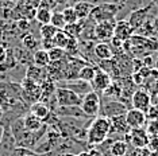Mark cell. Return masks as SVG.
<instances>
[{
    "label": "cell",
    "instance_id": "obj_1",
    "mask_svg": "<svg viewBox=\"0 0 158 156\" xmlns=\"http://www.w3.org/2000/svg\"><path fill=\"white\" fill-rule=\"evenodd\" d=\"M123 51L132 58H145L152 55V53L158 51V41L154 38H145L134 34L127 42L123 43Z\"/></svg>",
    "mask_w": 158,
    "mask_h": 156
},
{
    "label": "cell",
    "instance_id": "obj_2",
    "mask_svg": "<svg viewBox=\"0 0 158 156\" xmlns=\"http://www.w3.org/2000/svg\"><path fill=\"white\" fill-rule=\"evenodd\" d=\"M111 132V123L110 119L103 116H98L92 120L91 125L87 129V141L89 145H100L108 139Z\"/></svg>",
    "mask_w": 158,
    "mask_h": 156
},
{
    "label": "cell",
    "instance_id": "obj_3",
    "mask_svg": "<svg viewBox=\"0 0 158 156\" xmlns=\"http://www.w3.org/2000/svg\"><path fill=\"white\" fill-rule=\"evenodd\" d=\"M120 8L119 6L114 4V3H102V4H96L93 7L89 19L95 23L107 22V20H116V16L119 15Z\"/></svg>",
    "mask_w": 158,
    "mask_h": 156
},
{
    "label": "cell",
    "instance_id": "obj_4",
    "mask_svg": "<svg viewBox=\"0 0 158 156\" xmlns=\"http://www.w3.org/2000/svg\"><path fill=\"white\" fill-rule=\"evenodd\" d=\"M80 108L87 117H93V119L98 117L100 115V109H102V98H100L99 93L91 90L89 93L84 94Z\"/></svg>",
    "mask_w": 158,
    "mask_h": 156
},
{
    "label": "cell",
    "instance_id": "obj_5",
    "mask_svg": "<svg viewBox=\"0 0 158 156\" xmlns=\"http://www.w3.org/2000/svg\"><path fill=\"white\" fill-rule=\"evenodd\" d=\"M153 8H154V4L150 3V4L141 7V8H136L128 14V16L126 20H127V23L130 24V27L134 30V33L141 26H143V23H146L147 20L150 19V14H152Z\"/></svg>",
    "mask_w": 158,
    "mask_h": 156
},
{
    "label": "cell",
    "instance_id": "obj_6",
    "mask_svg": "<svg viewBox=\"0 0 158 156\" xmlns=\"http://www.w3.org/2000/svg\"><path fill=\"white\" fill-rule=\"evenodd\" d=\"M82 97L77 93L65 88H57L56 89V101L58 108H68V106H80Z\"/></svg>",
    "mask_w": 158,
    "mask_h": 156
},
{
    "label": "cell",
    "instance_id": "obj_7",
    "mask_svg": "<svg viewBox=\"0 0 158 156\" xmlns=\"http://www.w3.org/2000/svg\"><path fill=\"white\" fill-rule=\"evenodd\" d=\"M116 20H107V22L96 23L93 27V39L98 42H108L114 38V30Z\"/></svg>",
    "mask_w": 158,
    "mask_h": 156
},
{
    "label": "cell",
    "instance_id": "obj_8",
    "mask_svg": "<svg viewBox=\"0 0 158 156\" xmlns=\"http://www.w3.org/2000/svg\"><path fill=\"white\" fill-rule=\"evenodd\" d=\"M150 140V136L147 135L145 128H135L131 129L130 132L124 136V141L130 144L134 148H145L147 147Z\"/></svg>",
    "mask_w": 158,
    "mask_h": 156
},
{
    "label": "cell",
    "instance_id": "obj_9",
    "mask_svg": "<svg viewBox=\"0 0 158 156\" xmlns=\"http://www.w3.org/2000/svg\"><path fill=\"white\" fill-rule=\"evenodd\" d=\"M130 104H131V108L138 109V111H142L146 113V111L150 108V105H152V96L147 93L146 90L138 89L131 96Z\"/></svg>",
    "mask_w": 158,
    "mask_h": 156
},
{
    "label": "cell",
    "instance_id": "obj_10",
    "mask_svg": "<svg viewBox=\"0 0 158 156\" xmlns=\"http://www.w3.org/2000/svg\"><path fill=\"white\" fill-rule=\"evenodd\" d=\"M22 92H23V97L26 101H30L31 104L38 102L41 98V86L38 84L33 82L31 80L24 77V80L22 81Z\"/></svg>",
    "mask_w": 158,
    "mask_h": 156
},
{
    "label": "cell",
    "instance_id": "obj_11",
    "mask_svg": "<svg viewBox=\"0 0 158 156\" xmlns=\"http://www.w3.org/2000/svg\"><path fill=\"white\" fill-rule=\"evenodd\" d=\"M128 111V108L126 106L122 101H108L106 104H102V109L100 113H103V117L111 119L115 116H120V115H126V112Z\"/></svg>",
    "mask_w": 158,
    "mask_h": 156
},
{
    "label": "cell",
    "instance_id": "obj_12",
    "mask_svg": "<svg viewBox=\"0 0 158 156\" xmlns=\"http://www.w3.org/2000/svg\"><path fill=\"white\" fill-rule=\"evenodd\" d=\"M112 81L114 80L111 78V76L108 73L103 72L102 69L98 67L95 77H93V80L91 81V88H92L93 92H96V93H103V92L112 84Z\"/></svg>",
    "mask_w": 158,
    "mask_h": 156
},
{
    "label": "cell",
    "instance_id": "obj_13",
    "mask_svg": "<svg viewBox=\"0 0 158 156\" xmlns=\"http://www.w3.org/2000/svg\"><path fill=\"white\" fill-rule=\"evenodd\" d=\"M126 121H127L128 127L131 129H135V128H145L146 123H147V119H146V115L145 112L142 111H138V109H134V108H130L127 112H126Z\"/></svg>",
    "mask_w": 158,
    "mask_h": 156
},
{
    "label": "cell",
    "instance_id": "obj_14",
    "mask_svg": "<svg viewBox=\"0 0 158 156\" xmlns=\"http://www.w3.org/2000/svg\"><path fill=\"white\" fill-rule=\"evenodd\" d=\"M132 35H134V30L130 27V24L127 23L126 19L116 20L115 23V30H114V38L118 39L120 42H127Z\"/></svg>",
    "mask_w": 158,
    "mask_h": 156
},
{
    "label": "cell",
    "instance_id": "obj_15",
    "mask_svg": "<svg viewBox=\"0 0 158 156\" xmlns=\"http://www.w3.org/2000/svg\"><path fill=\"white\" fill-rule=\"evenodd\" d=\"M60 88H65V89H69L72 92H74V93H77L78 96H84L89 93V92L92 90L91 88V84L89 82H85V81H81V80H70V81H66V82H64L61 85Z\"/></svg>",
    "mask_w": 158,
    "mask_h": 156
},
{
    "label": "cell",
    "instance_id": "obj_16",
    "mask_svg": "<svg viewBox=\"0 0 158 156\" xmlns=\"http://www.w3.org/2000/svg\"><path fill=\"white\" fill-rule=\"evenodd\" d=\"M93 54L99 61H110L114 58V51L108 42H98L93 47Z\"/></svg>",
    "mask_w": 158,
    "mask_h": 156
},
{
    "label": "cell",
    "instance_id": "obj_17",
    "mask_svg": "<svg viewBox=\"0 0 158 156\" xmlns=\"http://www.w3.org/2000/svg\"><path fill=\"white\" fill-rule=\"evenodd\" d=\"M110 123H111V132H116L118 135H123V136H126V135L131 131V128L128 127L127 121H126V116L124 115L111 117Z\"/></svg>",
    "mask_w": 158,
    "mask_h": 156
},
{
    "label": "cell",
    "instance_id": "obj_18",
    "mask_svg": "<svg viewBox=\"0 0 158 156\" xmlns=\"http://www.w3.org/2000/svg\"><path fill=\"white\" fill-rule=\"evenodd\" d=\"M26 78L31 80L33 82L41 85L44 81L48 80V73H46V69H42V67H38V66H28L27 67V72H26Z\"/></svg>",
    "mask_w": 158,
    "mask_h": 156
},
{
    "label": "cell",
    "instance_id": "obj_19",
    "mask_svg": "<svg viewBox=\"0 0 158 156\" xmlns=\"http://www.w3.org/2000/svg\"><path fill=\"white\" fill-rule=\"evenodd\" d=\"M95 6L96 4H93V3H89V2H85V0H82V2H77L76 4L73 6V10H74V12H76L78 20L88 19Z\"/></svg>",
    "mask_w": 158,
    "mask_h": 156
},
{
    "label": "cell",
    "instance_id": "obj_20",
    "mask_svg": "<svg viewBox=\"0 0 158 156\" xmlns=\"http://www.w3.org/2000/svg\"><path fill=\"white\" fill-rule=\"evenodd\" d=\"M22 120H23L24 129L28 131V132H31V133H37V132H39V131L44 128V123H42L38 117L33 116L31 113L26 115Z\"/></svg>",
    "mask_w": 158,
    "mask_h": 156
},
{
    "label": "cell",
    "instance_id": "obj_21",
    "mask_svg": "<svg viewBox=\"0 0 158 156\" xmlns=\"http://www.w3.org/2000/svg\"><path fill=\"white\" fill-rule=\"evenodd\" d=\"M30 113L35 117H38L39 120H41L42 123L45 121V120H48V117L50 115V109L49 106L45 104V102L42 101H38V102H34V104H31L30 106Z\"/></svg>",
    "mask_w": 158,
    "mask_h": 156
},
{
    "label": "cell",
    "instance_id": "obj_22",
    "mask_svg": "<svg viewBox=\"0 0 158 156\" xmlns=\"http://www.w3.org/2000/svg\"><path fill=\"white\" fill-rule=\"evenodd\" d=\"M33 62L35 66L46 69L50 65V58H49V53L44 50V49H38L37 51H34L33 54Z\"/></svg>",
    "mask_w": 158,
    "mask_h": 156
},
{
    "label": "cell",
    "instance_id": "obj_23",
    "mask_svg": "<svg viewBox=\"0 0 158 156\" xmlns=\"http://www.w3.org/2000/svg\"><path fill=\"white\" fill-rule=\"evenodd\" d=\"M104 97L112 98V101H120L122 97V86L119 84V81H112V84L103 92Z\"/></svg>",
    "mask_w": 158,
    "mask_h": 156
},
{
    "label": "cell",
    "instance_id": "obj_24",
    "mask_svg": "<svg viewBox=\"0 0 158 156\" xmlns=\"http://www.w3.org/2000/svg\"><path fill=\"white\" fill-rule=\"evenodd\" d=\"M84 28H85V24L82 20H78L77 23H73V24H66L64 31L68 34L69 38H74V39H78V37L84 33Z\"/></svg>",
    "mask_w": 158,
    "mask_h": 156
},
{
    "label": "cell",
    "instance_id": "obj_25",
    "mask_svg": "<svg viewBox=\"0 0 158 156\" xmlns=\"http://www.w3.org/2000/svg\"><path fill=\"white\" fill-rule=\"evenodd\" d=\"M110 154L114 155V156H126L128 152V144L126 143L124 140H115L110 147Z\"/></svg>",
    "mask_w": 158,
    "mask_h": 156
},
{
    "label": "cell",
    "instance_id": "obj_26",
    "mask_svg": "<svg viewBox=\"0 0 158 156\" xmlns=\"http://www.w3.org/2000/svg\"><path fill=\"white\" fill-rule=\"evenodd\" d=\"M96 70H98V67L93 66V65H84L80 69V72H78V76L77 78L81 81H85V82H89L91 84V81L93 80V77H95L96 74Z\"/></svg>",
    "mask_w": 158,
    "mask_h": 156
},
{
    "label": "cell",
    "instance_id": "obj_27",
    "mask_svg": "<svg viewBox=\"0 0 158 156\" xmlns=\"http://www.w3.org/2000/svg\"><path fill=\"white\" fill-rule=\"evenodd\" d=\"M52 11L50 10H46L44 7H38L37 11H35V16L34 19L37 20V22L41 24V26H44V24H50V19H52Z\"/></svg>",
    "mask_w": 158,
    "mask_h": 156
},
{
    "label": "cell",
    "instance_id": "obj_28",
    "mask_svg": "<svg viewBox=\"0 0 158 156\" xmlns=\"http://www.w3.org/2000/svg\"><path fill=\"white\" fill-rule=\"evenodd\" d=\"M134 34L135 35H139V37H145V38H154V35H156V31H154V28H153L152 20L149 19L146 23H143V26L139 27Z\"/></svg>",
    "mask_w": 158,
    "mask_h": 156
},
{
    "label": "cell",
    "instance_id": "obj_29",
    "mask_svg": "<svg viewBox=\"0 0 158 156\" xmlns=\"http://www.w3.org/2000/svg\"><path fill=\"white\" fill-rule=\"evenodd\" d=\"M60 115L68 116V117H87L84 115V112L81 111L80 106H68V108H58Z\"/></svg>",
    "mask_w": 158,
    "mask_h": 156
},
{
    "label": "cell",
    "instance_id": "obj_30",
    "mask_svg": "<svg viewBox=\"0 0 158 156\" xmlns=\"http://www.w3.org/2000/svg\"><path fill=\"white\" fill-rule=\"evenodd\" d=\"M68 42H69V37H68V34L64 30H58L57 34L54 35V38H53V43H54L56 47L64 49V50H65Z\"/></svg>",
    "mask_w": 158,
    "mask_h": 156
},
{
    "label": "cell",
    "instance_id": "obj_31",
    "mask_svg": "<svg viewBox=\"0 0 158 156\" xmlns=\"http://www.w3.org/2000/svg\"><path fill=\"white\" fill-rule=\"evenodd\" d=\"M49 53V58H50V62H58V61H65L68 58V54L64 49H60V47H53L48 51Z\"/></svg>",
    "mask_w": 158,
    "mask_h": 156
},
{
    "label": "cell",
    "instance_id": "obj_32",
    "mask_svg": "<svg viewBox=\"0 0 158 156\" xmlns=\"http://www.w3.org/2000/svg\"><path fill=\"white\" fill-rule=\"evenodd\" d=\"M50 24L54 26L57 30H64L66 26L65 20H64V16H62V12L61 11H54L52 14V19H50Z\"/></svg>",
    "mask_w": 158,
    "mask_h": 156
},
{
    "label": "cell",
    "instance_id": "obj_33",
    "mask_svg": "<svg viewBox=\"0 0 158 156\" xmlns=\"http://www.w3.org/2000/svg\"><path fill=\"white\" fill-rule=\"evenodd\" d=\"M57 31L58 30L52 24H44L39 28V35H41L42 39H53L54 35L57 34Z\"/></svg>",
    "mask_w": 158,
    "mask_h": 156
},
{
    "label": "cell",
    "instance_id": "obj_34",
    "mask_svg": "<svg viewBox=\"0 0 158 156\" xmlns=\"http://www.w3.org/2000/svg\"><path fill=\"white\" fill-rule=\"evenodd\" d=\"M22 43L23 46L27 49V50H35L37 51L38 50V45H39V42L37 41V38L34 37L33 34H26L24 37L22 38Z\"/></svg>",
    "mask_w": 158,
    "mask_h": 156
},
{
    "label": "cell",
    "instance_id": "obj_35",
    "mask_svg": "<svg viewBox=\"0 0 158 156\" xmlns=\"http://www.w3.org/2000/svg\"><path fill=\"white\" fill-rule=\"evenodd\" d=\"M61 12H62L64 20H65L66 24H73V23L78 22V18L76 15V12H74L73 7H66V8H64Z\"/></svg>",
    "mask_w": 158,
    "mask_h": 156
},
{
    "label": "cell",
    "instance_id": "obj_36",
    "mask_svg": "<svg viewBox=\"0 0 158 156\" xmlns=\"http://www.w3.org/2000/svg\"><path fill=\"white\" fill-rule=\"evenodd\" d=\"M147 121H158V104H152L150 108L146 111Z\"/></svg>",
    "mask_w": 158,
    "mask_h": 156
},
{
    "label": "cell",
    "instance_id": "obj_37",
    "mask_svg": "<svg viewBox=\"0 0 158 156\" xmlns=\"http://www.w3.org/2000/svg\"><path fill=\"white\" fill-rule=\"evenodd\" d=\"M145 131L150 137L158 136V121H147L145 125Z\"/></svg>",
    "mask_w": 158,
    "mask_h": 156
},
{
    "label": "cell",
    "instance_id": "obj_38",
    "mask_svg": "<svg viewBox=\"0 0 158 156\" xmlns=\"http://www.w3.org/2000/svg\"><path fill=\"white\" fill-rule=\"evenodd\" d=\"M30 155H33L31 150H28V148H24V147L15 148V150L11 152V156H30Z\"/></svg>",
    "mask_w": 158,
    "mask_h": 156
},
{
    "label": "cell",
    "instance_id": "obj_39",
    "mask_svg": "<svg viewBox=\"0 0 158 156\" xmlns=\"http://www.w3.org/2000/svg\"><path fill=\"white\" fill-rule=\"evenodd\" d=\"M147 148H149L152 152H158V136H152L149 140V144H147Z\"/></svg>",
    "mask_w": 158,
    "mask_h": 156
},
{
    "label": "cell",
    "instance_id": "obj_40",
    "mask_svg": "<svg viewBox=\"0 0 158 156\" xmlns=\"http://www.w3.org/2000/svg\"><path fill=\"white\" fill-rule=\"evenodd\" d=\"M150 151L147 147L145 148H134V155L132 156H149L150 155Z\"/></svg>",
    "mask_w": 158,
    "mask_h": 156
},
{
    "label": "cell",
    "instance_id": "obj_41",
    "mask_svg": "<svg viewBox=\"0 0 158 156\" xmlns=\"http://www.w3.org/2000/svg\"><path fill=\"white\" fill-rule=\"evenodd\" d=\"M56 47L54 43H53V39H42V49L46 51H49L50 49Z\"/></svg>",
    "mask_w": 158,
    "mask_h": 156
},
{
    "label": "cell",
    "instance_id": "obj_42",
    "mask_svg": "<svg viewBox=\"0 0 158 156\" xmlns=\"http://www.w3.org/2000/svg\"><path fill=\"white\" fill-rule=\"evenodd\" d=\"M7 58V54H6V49L3 46H0V63L4 62V59Z\"/></svg>",
    "mask_w": 158,
    "mask_h": 156
},
{
    "label": "cell",
    "instance_id": "obj_43",
    "mask_svg": "<svg viewBox=\"0 0 158 156\" xmlns=\"http://www.w3.org/2000/svg\"><path fill=\"white\" fill-rule=\"evenodd\" d=\"M152 24H153V28H154V31H156V34H158V14L152 20Z\"/></svg>",
    "mask_w": 158,
    "mask_h": 156
},
{
    "label": "cell",
    "instance_id": "obj_44",
    "mask_svg": "<svg viewBox=\"0 0 158 156\" xmlns=\"http://www.w3.org/2000/svg\"><path fill=\"white\" fill-rule=\"evenodd\" d=\"M3 137H4V128L0 125V144H2V141H3Z\"/></svg>",
    "mask_w": 158,
    "mask_h": 156
},
{
    "label": "cell",
    "instance_id": "obj_45",
    "mask_svg": "<svg viewBox=\"0 0 158 156\" xmlns=\"http://www.w3.org/2000/svg\"><path fill=\"white\" fill-rule=\"evenodd\" d=\"M53 2H56V3H57V6H58V4H65L68 0H53Z\"/></svg>",
    "mask_w": 158,
    "mask_h": 156
},
{
    "label": "cell",
    "instance_id": "obj_46",
    "mask_svg": "<svg viewBox=\"0 0 158 156\" xmlns=\"http://www.w3.org/2000/svg\"><path fill=\"white\" fill-rule=\"evenodd\" d=\"M77 156H91V154L89 152H85V151H82V152H80Z\"/></svg>",
    "mask_w": 158,
    "mask_h": 156
},
{
    "label": "cell",
    "instance_id": "obj_47",
    "mask_svg": "<svg viewBox=\"0 0 158 156\" xmlns=\"http://www.w3.org/2000/svg\"><path fill=\"white\" fill-rule=\"evenodd\" d=\"M3 115H4V112H3V106L0 105V120L3 119Z\"/></svg>",
    "mask_w": 158,
    "mask_h": 156
},
{
    "label": "cell",
    "instance_id": "obj_48",
    "mask_svg": "<svg viewBox=\"0 0 158 156\" xmlns=\"http://www.w3.org/2000/svg\"><path fill=\"white\" fill-rule=\"evenodd\" d=\"M149 156H158V152H150Z\"/></svg>",
    "mask_w": 158,
    "mask_h": 156
},
{
    "label": "cell",
    "instance_id": "obj_49",
    "mask_svg": "<svg viewBox=\"0 0 158 156\" xmlns=\"http://www.w3.org/2000/svg\"><path fill=\"white\" fill-rule=\"evenodd\" d=\"M156 97H157V100H156V104H158V89L156 92Z\"/></svg>",
    "mask_w": 158,
    "mask_h": 156
},
{
    "label": "cell",
    "instance_id": "obj_50",
    "mask_svg": "<svg viewBox=\"0 0 158 156\" xmlns=\"http://www.w3.org/2000/svg\"><path fill=\"white\" fill-rule=\"evenodd\" d=\"M156 66H157V67H156V69L158 70V57H157V61H156Z\"/></svg>",
    "mask_w": 158,
    "mask_h": 156
},
{
    "label": "cell",
    "instance_id": "obj_51",
    "mask_svg": "<svg viewBox=\"0 0 158 156\" xmlns=\"http://www.w3.org/2000/svg\"><path fill=\"white\" fill-rule=\"evenodd\" d=\"M65 156H77V155H74V154H66Z\"/></svg>",
    "mask_w": 158,
    "mask_h": 156
},
{
    "label": "cell",
    "instance_id": "obj_52",
    "mask_svg": "<svg viewBox=\"0 0 158 156\" xmlns=\"http://www.w3.org/2000/svg\"><path fill=\"white\" fill-rule=\"evenodd\" d=\"M78 2H82V0H78ZM85 2H87V0H85Z\"/></svg>",
    "mask_w": 158,
    "mask_h": 156
},
{
    "label": "cell",
    "instance_id": "obj_53",
    "mask_svg": "<svg viewBox=\"0 0 158 156\" xmlns=\"http://www.w3.org/2000/svg\"><path fill=\"white\" fill-rule=\"evenodd\" d=\"M30 156H35V155H34V154H33V155H30Z\"/></svg>",
    "mask_w": 158,
    "mask_h": 156
},
{
    "label": "cell",
    "instance_id": "obj_54",
    "mask_svg": "<svg viewBox=\"0 0 158 156\" xmlns=\"http://www.w3.org/2000/svg\"><path fill=\"white\" fill-rule=\"evenodd\" d=\"M152 2H153V0H152Z\"/></svg>",
    "mask_w": 158,
    "mask_h": 156
}]
</instances>
